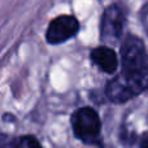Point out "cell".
<instances>
[{
    "instance_id": "1",
    "label": "cell",
    "mask_w": 148,
    "mask_h": 148,
    "mask_svg": "<svg viewBox=\"0 0 148 148\" xmlns=\"http://www.w3.org/2000/svg\"><path fill=\"white\" fill-rule=\"evenodd\" d=\"M148 88V66L127 69L108 83L107 96L113 103H125Z\"/></svg>"
},
{
    "instance_id": "8",
    "label": "cell",
    "mask_w": 148,
    "mask_h": 148,
    "mask_svg": "<svg viewBox=\"0 0 148 148\" xmlns=\"http://www.w3.org/2000/svg\"><path fill=\"white\" fill-rule=\"evenodd\" d=\"M140 148H148V133L143 134L140 139Z\"/></svg>"
},
{
    "instance_id": "4",
    "label": "cell",
    "mask_w": 148,
    "mask_h": 148,
    "mask_svg": "<svg viewBox=\"0 0 148 148\" xmlns=\"http://www.w3.org/2000/svg\"><path fill=\"white\" fill-rule=\"evenodd\" d=\"M79 23L73 16H60L55 18L47 30V40L52 44H59L75 35Z\"/></svg>"
},
{
    "instance_id": "6",
    "label": "cell",
    "mask_w": 148,
    "mask_h": 148,
    "mask_svg": "<svg viewBox=\"0 0 148 148\" xmlns=\"http://www.w3.org/2000/svg\"><path fill=\"white\" fill-rule=\"evenodd\" d=\"M91 60L99 69L105 73H114L117 69V56L114 51L108 47H97L92 49Z\"/></svg>"
},
{
    "instance_id": "2",
    "label": "cell",
    "mask_w": 148,
    "mask_h": 148,
    "mask_svg": "<svg viewBox=\"0 0 148 148\" xmlns=\"http://www.w3.org/2000/svg\"><path fill=\"white\" fill-rule=\"evenodd\" d=\"M74 135L82 142H92L97 138L101 129L99 114L92 108H81L72 116Z\"/></svg>"
},
{
    "instance_id": "3",
    "label": "cell",
    "mask_w": 148,
    "mask_h": 148,
    "mask_svg": "<svg viewBox=\"0 0 148 148\" xmlns=\"http://www.w3.org/2000/svg\"><path fill=\"white\" fill-rule=\"evenodd\" d=\"M121 56H122V68L135 69V68L148 66L144 44L136 36L129 35L125 39L121 47Z\"/></svg>"
},
{
    "instance_id": "5",
    "label": "cell",
    "mask_w": 148,
    "mask_h": 148,
    "mask_svg": "<svg viewBox=\"0 0 148 148\" xmlns=\"http://www.w3.org/2000/svg\"><path fill=\"white\" fill-rule=\"evenodd\" d=\"M123 27L122 10L117 5H110L103 13L101 18V38L105 40H112L121 36Z\"/></svg>"
},
{
    "instance_id": "7",
    "label": "cell",
    "mask_w": 148,
    "mask_h": 148,
    "mask_svg": "<svg viewBox=\"0 0 148 148\" xmlns=\"http://www.w3.org/2000/svg\"><path fill=\"white\" fill-rule=\"evenodd\" d=\"M10 148H42V146L34 136L25 135L14 139Z\"/></svg>"
}]
</instances>
